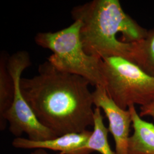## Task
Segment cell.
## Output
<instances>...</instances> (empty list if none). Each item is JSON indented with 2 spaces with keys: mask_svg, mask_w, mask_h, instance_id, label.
<instances>
[{
  "mask_svg": "<svg viewBox=\"0 0 154 154\" xmlns=\"http://www.w3.org/2000/svg\"><path fill=\"white\" fill-rule=\"evenodd\" d=\"M31 154H48L47 151L44 149H35Z\"/></svg>",
  "mask_w": 154,
  "mask_h": 154,
  "instance_id": "obj_13",
  "label": "cell"
},
{
  "mask_svg": "<svg viewBox=\"0 0 154 154\" xmlns=\"http://www.w3.org/2000/svg\"><path fill=\"white\" fill-rule=\"evenodd\" d=\"M92 131L88 130L79 133L67 134L57 138L43 140L33 141L25 138H15L12 146L17 149H48L60 151V154H90V151L83 150Z\"/></svg>",
  "mask_w": 154,
  "mask_h": 154,
  "instance_id": "obj_7",
  "label": "cell"
},
{
  "mask_svg": "<svg viewBox=\"0 0 154 154\" xmlns=\"http://www.w3.org/2000/svg\"><path fill=\"white\" fill-rule=\"evenodd\" d=\"M94 129L83 150L97 151L101 154H116L111 147L108 140L109 129L105 126L103 117L100 108H94Z\"/></svg>",
  "mask_w": 154,
  "mask_h": 154,
  "instance_id": "obj_9",
  "label": "cell"
},
{
  "mask_svg": "<svg viewBox=\"0 0 154 154\" xmlns=\"http://www.w3.org/2000/svg\"><path fill=\"white\" fill-rule=\"evenodd\" d=\"M89 85L85 78L61 72L48 61L38 66L36 75L20 81L22 94L39 121L57 137L93 126Z\"/></svg>",
  "mask_w": 154,
  "mask_h": 154,
  "instance_id": "obj_1",
  "label": "cell"
},
{
  "mask_svg": "<svg viewBox=\"0 0 154 154\" xmlns=\"http://www.w3.org/2000/svg\"><path fill=\"white\" fill-rule=\"evenodd\" d=\"M101 69L107 93L123 110L147 105L154 99V77L125 58L102 59Z\"/></svg>",
  "mask_w": 154,
  "mask_h": 154,
  "instance_id": "obj_4",
  "label": "cell"
},
{
  "mask_svg": "<svg viewBox=\"0 0 154 154\" xmlns=\"http://www.w3.org/2000/svg\"><path fill=\"white\" fill-rule=\"evenodd\" d=\"M31 65L30 57L26 51H19L9 57L8 66L14 79V93L11 107L0 117L1 129H4L6 121L10 132L17 138L26 133L29 139L33 141L53 139L58 137L39 121L21 90L22 72Z\"/></svg>",
  "mask_w": 154,
  "mask_h": 154,
  "instance_id": "obj_5",
  "label": "cell"
},
{
  "mask_svg": "<svg viewBox=\"0 0 154 154\" xmlns=\"http://www.w3.org/2000/svg\"><path fill=\"white\" fill-rule=\"evenodd\" d=\"M81 28V21H74L55 32L37 33L34 41L52 52L48 61L58 70L83 77L94 87L103 86L102 60L86 53L80 37Z\"/></svg>",
  "mask_w": 154,
  "mask_h": 154,
  "instance_id": "obj_3",
  "label": "cell"
},
{
  "mask_svg": "<svg viewBox=\"0 0 154 154\" xmlns=\"http://www.w3.org/2000/svg\"><path fill=\"white\" fill-rule=\"evenodd\" d=\"M71 15L81 22L80 37L86 53L100 59L118 57L134 63L132 42L148 33L125 13L118 0H93L74 7Z\"/></svg>",
  "mask_w": 154,
  "mask_h": 154,
  "instance_id": "obj_2",
  "label": "cell"
},
{
  "mask_svg": "<svg viewBox=\"0 0 154 154\" xmlns=\"http://www.w3.org/2000/svg\"><path fill=\"white\" fill-rule=\"evenodd\" d=\"M132 44L134 63L154 77V29L148 30L144 38Z\"/></svg>",
  "mask_w": 154,
  "mask_h": 154,
  "instance_id": "obj_10",
  "label": "cell"
},
{
  "mask_svg": "<svg viewBox=\"0 0 154 154\" xmlns=\"http://www.w3.org/2000/svg\"><path fill=\"white\" fill-rule=\"evenodd\" d=\"M9 55L2 51L0 56V117L11 107L14 93V82L9 70Z\"/></svg>",
  "mask_w": 154,
  "mask_h": 154,
  "instance_id": "obj_11",
  "label": "cell"
},
{
  "mask_svg": "<svg viewBox=\"0 0 154 154\" xmlns=\"http://www.w3.org/2000/svg\"><path fill=\"white\" fill-rule=\"evenodd\" d=\"M94 105L103 110L109 122V131L116 143V154H128V141L132 124L130 112L116 104L107 93L103 86L95 87L93 92Z\"/></svg>",
  "mask_w": 154,
  "mask_h": 154,
  "instance_id": "obj_6",
  "label": "cell"
},
{
  "mask_svg": "<svg viewBox=\"0 0 154 154\" xmlns=\"http://www.w3.org/2000/svg\"><path fill=\"white\" fill-rule=\"evenodd\" d=\"M139 116L140 117L149 116L154 118V99L148 104L140 107Z\"/></svg>",
  "mask_w": 154,
  "mask_h": 154,
  "instance_id": "obj_12",
  "label": "cell"
},
{
  "mask_svg": "<svg viewBox=\"0 0 154 154\" xmlns=\"http://www.w3.org/2000/svg\"><path fill=\"white\" fill-rule=\"evenodd\" d=\"M130 111L134 132L128 141V154H154V125L142 119L132 105Z\"/></svg>",
  "mask_w": 154,
  "mask_h": 154,
  "instance_id": "obj_8",
  "label": "cell"
}]
</instances>
